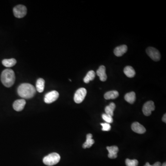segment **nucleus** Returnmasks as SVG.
I'll return each mask as SVG.
<instances>
[{
    "mask_svg": "<svg viewBox=\"0 0 166 166\" xmlns=\"http://www.w3.org/2000/svg\"><path fill=\"white\" fill-rule=\"evenodd\" d=\"M101 125L103 127L102 131H109L111 130V128L110 125L109 123H101Z\"/></svg>",
    "mask_w": 166,
    "mask_h": 166,
    "instance_id": "obj_24",
    "label": "nucleus"
},
{
    "mask_svg": "<svg viewBox=\"0 0 166 166\" xmlns=\"http://www.w3.org/2000/svg\"><path fill=\"white\" fill-rule=\"evenodd\" d=\"M138 162L136 159L131 160L127 159L126 160V164L127 166H138Z\"/></svg>",
    "mask_w": 166,
    "mask_h": 166,
    "instance_id": "obj_22",
    "label": "nucleus"
},
{
    "mask_svg": "<svg viewBox=\"0 0 166 166\" xmlns=\"http://www.w3.org/2000/svg\"><path fill=\"white\" fill-rule=\"evenodd\" d=\"M152 166H161V162H156V163H154Z\"/></svg>",
    "mask_w": 166,
    "mask_h": 166,
    "instance_id": "obj_25",
    "label": "nucleus"
},
{
    "mask_svg": "<svg viewBox=\"0 0 166 166\" xmlns=\"http://www.w3.org/2000/svg\"><path fill=\"white\" fill-rule=\"evenodd\" d=\"M125 99L129 103H133L136 100V94L133 92L126 94L125 96Z\"/></svg>",
    "mask_w": 166,
    "mask_h": 166,
    "instance_id": "obj_16",
    "label": "nucleus"
},
{
    "mask_svg": "<svg viewBox=\"0 0 166 166\" xmlns=\"http://www.w3.org/2000/svg\"><path fill=\"white\" fill-rule=\"evenodd\" d=\"M60 156L58 153H52L43 158V162L47 166H53L57 164L60 161Z\"/></svg>",
    "mask_w": 166,
    "mask_h": 166,
    "instance_id": "obj_3",
    "label": "nucleus"
},
{
    "mask_svg": "<svg viewBox=\"0 0 166 166\" xmlns=\"http://www.w3.org/2000/svg\"><path fill=\"white\" fill-rule=\"evenodd\" d=\"M1 79L2 84L6 87H10L15 82V76L14 71L11 69H6L2 71Z\"/></svg>",
    "mask_w": 166,
    "mask_h": 166,
    "instance_id": "obj_2",
    "label": "nucleus"
},
{
    "mask_svg": "<svg viewBox=\"0 0 166 166\" xmlns=\"http://www.w3.org/2000/svg\"><path fill=\"white\" fill-rule=\"evenodd\" d=\"M119 95V92L117 91H112L107 92L105 94L104 97L106 100L115 99L118 98Z\"/></svg>",
    "mask_w": 166,
    "mask_h": 166,
    "instance_id": "obj_15",
    "label": "nucleus"
},
{
    "mask_svg": "<svg viewBox=\"0 0 166 166\" xmlns=\"http://www.w3.org/2000/svg\"><path fill=\"white\" fill-rule=\"evenodd\" d=\"M162 121H163L164 122L166 123V114L163 115V117H162Z\"/></svg>",
    "mask_w": 166,
    "mask_h": 166,
    "instance_id": "obj_26",
    "label": "nucleus"
},
{
    "mask_svg": "<svg viewBox=\"0 0 166 166\" xmlns=\"http://www.w3.org/2000/svg\"><path fill=\"white\" fill-rule=\"evenodd\" d=\"M17 63L16 60L14 58L9 59H4L2 61V63L4 66L7 68H11L14 66Z\"/></svg>",
    "mask_w": 166,
    "mask_h": 166,
    "instance_id": "obj_20",
    "label": "nucleus"
},
{
    "mask_svg": "<svg viewBox=\"0 0 166 166\" xmlns=\"http://www.w3.org/2000/svg\"><path fill=\"white\" fill-rule=\"evenodd\" d=\"M146 53L149 57L155 62H158L161 59V54L159 51L153 47L148 48L146 49Z\"/></svg>",
    "mask_w": 166,
    "mask_h": 166,
    "instance_id": "obj_6",
    "label": "nucleus"
},
{
    "mask_svg": "<svg viewBox=\"0 0 166 166\" xmlns=\"http://www.w3.org/2000/svg\"><path fill=\"white\" fill-rule=\"evenodd\" d=\"M102 118H103L104 121L106 122V123L110 124V123H112L113 122V119L112 116H111L107 114H103L102 115Z\"/></svg>",
    "mask_w": 166,
    "mask_h": 166,
    "instance_id": "obj_23",
    "label": "nucleus"
},
{
    "mask_svg": "<svg viewBox=\"0 0 166 166\" xmlns=\"http://www.w3.org/2000/svg\"><path fill=\"white\" fill-rule=\"evenodd\" d=\"M45 81L43 79L40 78L36 81V89L38 92H42L44 91Z\"/></svg>",
    "mask_w": 166,
    "mask_h": 166,
    "instance_id": "obj_18",
    "label": "nucleus"
},
{
    "mask_svg": "<svg viewBox=\"0 0 166 166\" xmlns=\"http://www.w3.org/2000/svg\"><path fill=\"white\" fill-rule=\"evenodd\" d=\"M132 129L133 132L138 134H143L146 132L145 127L138 122H135L133 123L132 125Z\"/></svg>",
    "mask_w": 166,
    "mask_h": 166,
    "instance_id": "obj_9",
    "label": "nucleus"
},
{
    "mask_svg": "<svg viewBox=\"0 0 166 166\" xmlns=\"http://www.w3.org/2000/svg\"><path fill=\"white\" fill-rule=\"evenodd\" d=\"M107 150L109 151L108 157L111 159H115L117 157V153L119 151V148L116 146H108Z\"/></svg>",
    "mask_w": 166,
    "mask_h": 166,
    "instance_id": "obj_12",
    "label": "nucleus"
},
{
    "mask_svg": "<svg viewBox=\"0 0 166 166\" xmlns=\"http://www.w3.org/2000/svg\"><path fill=\"white\" fill-rule=\"evenodd\" d=\"M116 105L114 103H111L108 106L105 108V114L113 117L114 115V111L115 109Z\"/></svg>",
    "mask_w": 166,
    "mask_h": 166,
    "instance_id": "obj_19",
    "label": "nucleus"
},
{
    "mask_svg": "<svg viewBox=\"0 0 166 166\" xmlns=\"http://www.w3.org/2000/svg\"><path fill=\"white\" fill-rule=\"evenodd\" d=\"M144 166H152V165H150L149 162H147V163L145 164V165Z\"/></svg>",
    "mask_w": 166,
    "mask_h": 166,
    "instance_id": "obj_27",
    "label": "nucleus"
},
{
    "mask_svg": "<svg viewBox=\"0 0 166 166\" xmlns=\"http://www.w3.org/2000/svg\"><path fill=\"white\" fill-rule=\"evenodd\" d=\"M95 143L94 140L92 139V134H88L86 135V140L83 144V148L84 149L89 148L92 147V145Z\"/></svg>",
    "mask_w": 166,
    "mask_h": 166,
    "instance_id": "obj_14",
    "label": "nucleus"
},
{
    "mask_svg": "<svg viewBox=\"0 0 166 166\" xmlns=\"http://www.w3.org/2000/svg\"><path fill=\"white\" fill-rule=\"evenodd\" d=\"M127 51V47L126 45H122L117 47L114 50V54L117 57H121Z\"/></svg>",
    "mask_w": 166,
    "mask_h": 166,
    "instance_id": "obj_13",
    "label": "nucleus"
},
{
    "mask_svg": "<svg viewBox=\"0 0 166 166\" xmlns=\"http://www.w3.org/2000/svg\"><path fill=\"white\" fill-rule=\"evenodd\" d=\"M96 76V74L94 71L91 70L89 71L86 76L84 77V81L85 83L88 84L90 81L93 80Z\"/></svg>",
    "mask_w": 166,
    "mask_h": 166,
    "instance_id": "obj_21",
    "label": "nucleus"
},
{
    "mask_svg": "<svg viewBox=\"0 0 166 166\" xmlns=\"http://www.w3.org/2000/svg\"><path fill=\"white\" fill-rule=\"evenodd\" d=\"M59 97V94L57 91H51L46 94L44 97V102L48 104L51 103L57 100Z\"/></svg>",
    "mask_w": 166,
    "mask_h": 166,
    "instance_id": "obj_7",
    "label": "nucleus"
},
{
    "mask_svg": "<svg viewBox=\"0 0 166 166\" xmlns=\"http://www.w3.org/2000/svg\"><path fill=\"white\" fill-rule=\"evenodd\" d=\"M13 12L15 17L22 18L26 15L27 8L24 5H18L13 8Z\"/></svg>",
    "mask_w": 166,
    "mask_h": 166,
    "instance_id": "obj_5",
    "label": "nucleus"
},
{
    "mask_svg": "<svg viewBox=\"0 0 166 166\" xmlns=\"http://www.w3.org/2000/svg\"><path fill=\"white\" fill-rule=\"evenodd\" d=\"M87 94V91L84 88H80L76 92L74 101L77 103H80L84 101Z\"/></svg>",
    "mask_w": 166,
    "mask_h": 166,
    "instance_id": "obj_4",
    "label": "nucleus"
},
{
    "mask_svg": "<svg viewBox=\"0 0 166 166\" xmlns=\"http://www.w3.org/2000/svg\"><path fill=\"white\" fill-rule=\"evenodd\" d=\"M36 92V90L34 86L28 83L21 84L18 88V93L23 98H31L35 96Z\"/></svg>",
    "mask_w": 166,
    "mask_h": 166,
    "instance_id": "obj_1",
    "label": "nucleus"
},
{
    "mask_svg": "<svg viewBox=\"0 0 166 166\" xmlns=\"http://www.w3.org/2000/svg\"><path fill=\"white\" fill-rule=\"evenodd\" d=\"M26 104L25 100L24 99H19L16 100L13 103V109L16 111H21L23 109Z\"/></svg>",
    "mask_w": 166,
    "mask_h": 166,
    "instance_id": "obj_10",
    "label": "nucleus"
},
{
    "mask_svg": "<svg viewBox=\"0 0 166 166\" xmlns=\"http://www.w3.org/2000/svg\"><path fill=\"white\" fill-rule=\"evenodd\" d=\"M162 166H166V162H164V163H163V164H162Z\"/></svg>",
    "mask_w": 166,
    "mask_h": 166,
    "instance_id": "obj_28",
    "label": "nucleus"
},
{
    "mask_svg": "<svg viewBox=\"0 0 166 166\" xmlns=\"http://www.w3.org/2000/svg\"><path fill=\"white\" fill-rule=\"evenodd\" d=\"M97 74L100 77V80L102 81H105L107 79V76L106 73V68L104 66L102 65L100 66L97 71Z\"/></svg>",
    "mask_w": 166,
    "mask_h": 166,
    "instance_id": "obj_11",
    "label": "nucleus"
},
{
    "mask_svg": "<svg viewBox=\"0 0 166 166\" xmlns=\"http://www.w3.org/2000/svg\"><path fill=\"white\" fill-rule=\"evenodd\" d=\"M155 106L153 101H148L144 103L143 106L142 110L143 113L145 116H150L151 115L152 111L155 110Z\"/></svg>",
    "mask_w": 166,
    "mask_h": 166,
    "instance_id": "obj_8",
    "label": "nucleus"
},
{
    "mask_svg": "<svg viewBox=\"0 0 166 166\" xmlns=\"http://www.w3.org/2000/svg\"><path fill=\"white\" fill-rule=\"evenodd\" d=\"M124 73L128 77H134L136 74L134 69L131 66H127L125 67L124 69Z\"/></svg>",
    "mask_w": 166,
    "mask_h": 166,
    "instance_id": "obj_17",
    "label": "nucleus"
}]
</instances>
